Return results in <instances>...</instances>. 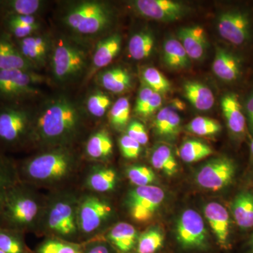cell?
<instances>
[{
	"label": "cell",
	"mask_w": 253,
	"mask_h": 253,
	"mask_svg": "<svg viewBox=\"0 0 253 253\" xmlns=\"http://www.w3.org/2000/svg\"><path fill=\"white\" fill-rule=\"evenodd\" d=\"M82 126L78 106L66 96L50 100L33 119L31 140L50 147L67 146Z\"/></svg>",
	"instance_id": "6da1fadb"
},
{
	"label": "cell",
	"mask_w": 253,
	"mask_h": 253,
	"mask_svg": "<svg viewBox=\"0 0 253 253\" xmlns=\"http://www.w3.org/2000/svg\"><path fill=\"white\" fill-rule=\"evenodd\" d=\"M77 166V157L72 150L60 146L28 158L18 166V170L23 182L51 185L67 179Z\"/></svg>",
	"instance_id": "7a4b0ae2"
},
{
	"label": "cell",
	"mask_w": 253,
	"mask_h": 253,
	"mask_svg": "<svg viewBox=\"0 0 253 253\" xmlns=\"http://www.w3.org/2000/svg\"><path fill=\"white\" fill-rule=\"evenodd\" d=\"M44 206L30 184L18 183L9 191L0 214V227L24 234L41 223Z\"/></svg>",
	"instance_id": "3957f363"
},
{
	"label": "cell",
	"mask_w": 253,
	"mask_h": 253,
	"mask_svg": "<svg viewBox=\"0 0 253 253\" xmlns=\"http://www.w3.org/2000/svg\"><path fill=\"white\" fill-rule=\"evenodd\" d=\"M78 200L71 194H60L45 204L41 223L53 237L73 242L79 235Z\"/></svg>",
	"instance_id": "277c9868"
},
{
	"label": "cell",
	"mask_w": 253,
	"mask_h": 253,
	"mask_svg": "<svg viewBox=\"0 0 253 253\" xmlns=\"http://www.w3.org/2000/svg\"><path fill=\"white\" fill-rule=\"evenodd\" d=\"M34 116L17 103L0 106V145L18 149L31 139Z\"/></svg>",
	"instance_id": "5b68a950"
},
{
	"label": "cell",
	"mask_w": 253,
	"mask_h": 253,
	"mask_svg": "<svg viewBox=\"0 0 253 253\" xmlns=\"http://www.w3.org/2000/svg\"><path fill=\"white\" fill-rule=\"evenodd\" d=\"M111 21L109 8L96 1H84L73 5L63 18L68 28L83 36L99 34L109 26Z\"/></svg>",
	"instance_id": "8992f818"
},
{
	"label": "cell",
	"mask_w": 253,
	"mask_h": 253,
	"mask_svg": "<svg viewBox=\"0 0 253 253\" xmlns=\"http://www.w3.org/2000/svg\"><path fill=\"white\" fill-rule=\"evenodd\" d=\"M113 208L107 200L88 194L78 200V225L80 234L95 235L112 217Z\"/></svg>",
	"instance_id": "52a82bcc"
},
{
	"label": "cell",
	"mask_w": 253,
	"mask_h": 253,
	"mask_svg": "<svg viewBox=\"0 0 253 253\" xmlns=\"http://www.w3.org/2000/svg\"><path fill=\"white\" fill-rule=\"evenodd\" d=\"M51 54V70L56 81H71L86 68L87 59L84 50L68 42L60 41Z\"/></svg>",
	"instance_id": "ba28073f"
},
{
	"label": "cell",
	"mask_w": 253,
	"mask_h": 253,
	"mask_svg": "<svg viewBox=\"0 0 253 253\" xmlns=\"http://www.w3.org/2000/svg\"><path fill=\"white\" fill-rule=\"evenodd\" d=\"M42 79L33 71H0V101L18 103L38 94V85Z\"/></svg>",
	"instance_id": "9c48e42d"
},
{
	"label": "cell",
	"mask_w": 253,
	"mask_h": 253,
	"mask_svg": "<svg viewBox=\"0 0 253 253\" xmlns=\"http://www.w3.org/2000/svg\"><path fill=\"white\" fill-rule=\"evenodd\" d=\"M165 198V191L159 186H135L126 195V206L133 220L145 223L154 217Z\"/></svg>",
	"instance_id": "30bf717a"
},
{
	"label": "cell",
	"mask_w": 253,
	"mask_h": 253,
	"mask_svg": "<svg viewBox=\"0 0 253 253\" xmlns=\"http://www.w3.org/2000/svg\"><path fill=\"white\" fill-rule=\"evenodd\" d=\"M175 237L184 251H205L209 247V237L204 219L193 209L185 210L178 218Z\"/></svg>",
	"instance_id": "8fae6325"
},
{
	"label": "cell",
	"mask_w": 253,
	"mask_h": 253,
	"mask_svg": "<svg viewBox=\"0 0 253 253\" xmlns=\"http://www.w3.org/2000/svg\"><path fill=\"white\" fill-rule=\"evenodd\" d=\"M236 169L235 163L230 158H214L200 168L196 173V181L203 189L219 191L232 182Z\"/></svg>",
	"instance_id": "7c38bea8"
},
{
	"label": "cell",
	"mask_w": 253,
	"mask_h": 253,
	"mask_svg": "<svg viewBox=\"0 0 253 253\" xmlns=\"http://www.w3.org/2000/svg\"><path fill=\"white\" fill-rule=\"evenodd\" d=\"M217 27L221 38L234 45L242 46L251 38L252 23L249 13L231 9L219 15Z\"/></svg>",
	"instance_id": "4fadbf2b"
},
{
	"label": "cell",
	"mask_w": 253,
	"mask_h": 253,
	"mask_svg": "<svg viewBox=\"0 0 253 253\" xmlns=\"http://www.w3.org/2000/svg\"><path fill=\"white\" fill-rule=\"evenodd\" d=\"M133 4L141 16L163 22L180 19L187 11L185 5L172 0H137Z\"/></svg>",
	"instance_id": "5bb4252c"
},
{
	"label": "cell",
	"mask_w": 253,
	"mask_h": 253,
	"mask_svg": "<svg viewBox=\"0 0 253 253\" xmlns=\"http://www.w3.org/2000/svg\"><path fill=\"white\" fill-rule=\"evenodd\" d=\"M204 214L208 221L217 244L221 249L230 248V217L222 205L216 202L209 203L205 206Z\"/></svg>",
	"instance_id": "9a60e30c"
},
{
	"label": "cell",
	"mask_w": 253,
	"mask_h": 253,
	"mask_svg": "<svg viewBox=\"0 0 253 253\" xmlns=\"http://www.w3.org/2000/svg\"><path fill=\"white\" fill-rule=\"evenodd\" d=\"M34 66L25 59L17 44L6 31H0V71L24 70L33 71Z\"/></svg>",
	"instance_id": "2e32d148"
},
{
	"label": "cell",
	"mask_w": 253,
	"mask_h": 253,
	"mask_svg": "<svg viewBox=\"0 0 253 253\" xmlns=\"http://www.w3.org/2000/svg\"><path fill=\"white\" fill-rule=\"evenodd\" d=\"M212 71L219 79L227 83H234L241 78V59L229 50L218 46L212 63Z\"/></svg>",
	"instance_id": "e0dca14e"
},
{
	"label": "cell",
	"mask_w": 253,
	"mask_h": 253,
	"mask_svg": "<svg viewBox=\"0 0 253 253\" xmlns=\"http://www.w3.org/2000/svg\"><path fill=\"white\" fill-rule=\"evenodd\" d=\"M177 38L190 59L199 61L204 57L208 47V40L202 26L181 28L177 32Z\"/></svg>",
	"instance_id": "ac0fdd59"
},
{
	"label": "cell",
	"mask_w": 253,
	"mask_h": 253,
	"mask_svg": "<svg viewBox=\"0 0 253 253\" xmlns=\"http://www.w3.org/2000/svg\"><path fill=\"white\" fill-rule=\"evenodd\" d=\"M139 236L134 226L123 221L108 231L106 240L117 253H135Z\"/></svg>",
	"instance_id": "d6986e66"
},
{
	"label": "cell",
	"mask_w": 253,
	"mask_h": 253,
	"mask_svg": "<svg viewBox=\"0 0 253 253\" xmlns=\"http://www.w3.org/2000/svg\"><path fill=\"white\" fill-rule=\"evenodd\" d=\"M16 44L25 59L35 68L46 63L50 50V42L46 37L33 34L17 40Z\"/></svg>",
	"instance_id": "ffe728a7"
},
{
	"label": "cell",
	"mask_w": 253,
	"mask_h": 253,
	"mask_svg": "<svg viewBox=\"0 0 253 253\" xmlns=\"http://www.w3.org/2000/svg\"><path fill=\"white\" fill-rule=\"evenodd\" d=\"M221 107L229 130L237 136L246 132V119L237 95L229 93L223 96Z\"/></svg>",
	"instance_id": "44dd1931"
},
{
	"label": "cell",
	"mask_w": 253,
	"mask_h": 253,
	"mask_svg": "<svg viewBox=\"0 0 253 253\" xmlns=\"http://www.w3.org/2000/svg\"><path fill=\"white\" fill-rule=\"evenodd\" d=\"M181 118L175 109L167 106L158 111L155 117L154 128L156 135L170 140L175 139L180 131Z\"/></svg>",
	"instance_id": "7402d4cb"
},
{
	"label": "cell",
	"mask_w": 253,
	"mask_h": 253,
	"mask_svg": "<svg viewBox=\"0 0 253 253\" xmlns=\"http://www.w3.org/2000/svg\"><path fill=\"white\" fill-rule=\"evenodd\" d=\"M122 39L119 34L111 35L99 42L92 57V71L107 66L118 56L121 49Z\"/></svg>",
	"instance_id": "603a6c76"
},
{
	"label": "cell",
	"mask_w": 253,
	"mask_h": 253,
	"mask_svg": "<svg viewBox=\"0 0 253 253\" xmlns=\"http://www.w3.org/2000/svg\"><path fill=\"white\" fill-rule=\"evenodd\" d=\"M118 180L117 172L113 168L95 166L86 176V185L91 191L103 194L116 189Z\"/></svg>",
	"instance_id": "cb8c5ba5"
},
{
	"label": "cell",
	"mask_w": 253,
	"mask_h": 253,
	"mask_svg": "<svg viewBox=\"0 0 253 253\" xmlns=\"http://www.w3.org/2000/svg\"><path fill=\"white\" fill-rule=\"evenodd\" d=\"M21 181L17 165L0 150V214L9 191Z\"/></svg>",
	"instance_id": "d4e9b609"
},
{
	"label": "cell",
	"mask_w": 253,
	"mask_h": 253,
	"mask_svg": "<svg viewBox=\"0 0 253 253\" xmlns=\"http://www.w3.org/2000/svg\"><path fill=\"white\" fill-rule=\"evenodd\" d=\"M186 99L195 109L207 111L214 104V96L208 86L197 81H187L183 85Z\"/></svg>",
	"instance_id": "484cf974"
},
{
	"label": "cell",
	"mask_w": 253,
	"mask_h": 253,
	"mask_svg": "<svg viewBox=\"0 0 253 253\" xmlns=\"http://www.w3.org/2000/svg\"><path fill=\"white\" fill-rule=\"evenodd\" d=\"M231 212L240 228L253 227V193L243 191L238 194L231 204Z\"/></svg>",
	"instance_id": "4316f807"
},
{
	"label": "cell",
	"mask_w": 253,
	"mask_h": 253,
	"mask_svg": "<svg viewBox=\"0 0 253 253\" xmlns=\"http://www.w3.org/2000/svg\"><path fill=\"white\" fill-rule=\"evenodd\" d=\"M99 81L106 90L120 94L130 89L131 78L129 73L122 68H113L99 75Z\"/></svg>",
	"instance_id": "83f0119b"
},
{
	"label": "cell",
	"mask_w": 253,
	"mask_h": 253,
	"mask_svg": "<svg viewBox=\"0 0 253 253\" xmlns=\"http://www.w3.org/2000/svg\"><path fill=\"white\" fill-rule=\"evenodd\" d=\"M163 56L165 64L171 69H184L189 66L191 59L180 42L176 38H168L165 41Z\"/></svg>",
	"instance_id": "f1b7e54d"
},
{
	"label": "cell",
	"mask_w": 253,
	"mask_h": 253,
	"mask_svg": "<svg viewBox=\"0 0 253 253\" xmlns=\"http://www.w3.org/2000/svg\"><path fill=\"white\" fill-rule=\"evenodd\" d=\"M86 154L94 160H105L113 154V143L109 133L105 129L96 131L86 144Z\"/></svg>",
	"instance_id": "f546056e"
},
{
	"label": "cell",
	"mask_w": 253,
	"mask_h": 253,
	"mask_svg": "<svg viewBox=\"0 0 253 253\" xmlns=\"http://www.w3.org/2000/svg\"><path fill=\"white\" fill-rule=\"evenodd\" d=\"M6 33L16 40H21L34 34L39 28L33 16H8L4 18Z\"/></svg>",
	"instance_id": "4dcf8cb0"
},
{
	"label": "cell",
	"mask_w": 253,
	"mask_h": 253,
	"mask_svg": "<svg viewBox=\"0 0 253 253\" xmlns=\"http://www.w3.org/2000/svg\"><path fill=\"white\" fill-rule=\"evenodd\" d=\"M151 162L156 169L168 176H173L178 171V163L172 149L166 145L156 146L151 156Z\"/></svg>",
	"instance_id": "1f68e13d"
},
{
	"label": "cell",
	"mask_w": 253,
	"mask_h": 253,
	"mask_svg": "<svg viewBox=\"0 0 253 253\" xmlns=\"http://www.w3.org/2000/svg\"><path fill=\"white\" fill-rule=\"evenodd\" d=\"M154 38L149 32L141 31L131 36L128 51L132 59L142 60L149 57L154 47Z\"/></svg>",
	"instance_id": "d6a6232c"
},
{
	"label": "cell",
	"mask_w": 253,
	"mask_h": 253,
	"mask_svg": "<svg viewBox=\"0 0 253 253\" xmlns=\"http://www.w3.org/2000/svg\"><path fill=\"white\" fill-rule=\"evenodd\" d=\"M179 153L184 162L192 163L211 156L213 150L206 143L196 139H189L182 143Z\"/></svg>",
	"instance_id": "836d02e7"
},
{
	"label": "cell",
	"mask_w": 253,
	"mask_h": 253,
	"mask_svg": "<svg viewBox=\"0 0 253 253\" xmlns=\"http://www.w3.org/2000/svg\"><path fill=\"white\" fill-rule=\"evenodd\" d=\"M165 236L158 227H151L139 234L135 253H157L164 246Z\"/></svg>",
	"instance_id": "e575fe53"
},
{
	"label": "cell",
	"mask_w": 253,
	"mask_h": 253,
	"mask_svg": "<svg viewBox=\"0 0 253 253\" xmlns=\"http://www.w3.org/2000/svg\"><path fill=\"white\" fill-rule=\"evenodd\" d=\"M41 1L38 0H11L0 1V10L8 16H33L41 9Z\"/></svg>",
	"instance_id": "d590c367"
},
{
	"label": "cell",
	"mask_w": 253,
	"mask_h": 253,
	"mask_svg": "<svg viewBox=\"0 0 253 253\" xmlns=\"http://www.w3.org/2000/svg\"><path fill=\"white\" fill-rule=\"evenodd\" d=\"M23 234L0 227V250L6 253H33L25 242Z\"/></svg>",
	"instance_id": "8d00e7d4"
},
{
	"label": "cell",
	"mask_w": 253,
	"mask_h": 253,
	"mask_svg": "<svg viewBox=\"0 0 253 253\" xmlns=\"http://www.w3.org/2000/svg\"><path fill=\"white\" fill-rule=\"evenodd\" d=\"M36 253H85V247L75 242L51 237L41 243Z\"/></svg>",
	"instance_id": "74e56055"
},
{
	"label": "cell",
	"mask_w": 253,
	"mask_h": 253,
	"mask_svg": "<svg viewBox=\"0 0 253 253\" xmlns=\"http://www.w3.org/2000/svg\"><path fill=\"white\" fill-rule=\"evenodd\" d=\"M130 115V104L126 97H121L113 104L110 109L109 119L110 124L115 129L122 130L129 124Z\"/></svg>",
	"instance_id": "f35d334b"
},
{
	"label": "cell",
	"mask_w": 253,
	"mask_h": 253,
	"mask_svg": "<svg viewBox=\"0 0 253 253\" xmlns=\"http://www.w3.org/2000/svg\"><path fill=\"white\" fill-rule=\"evenodd\" d=\"M142 78L145 84L151 88L154 92L163 94L170 90V83L156 68H145L143 71Z\"/></svg>",
	"instance_id": "ab89813d"
},
{
	"label": "cell",
	"mask_w": 253,
	"mask_h": 253,
	"mask_svg": "<svg viewBox=\"0 0 253 253\" xmlns=\"http://www.w3.org/2000/svg\"><path fill=\"white\" fill-rule=\"evenodd\" d=\"M186 129L199 136H212L221 131V126L218 121L212 118H195L186 126Z\"/></svg>",
	"instance_id": "60d3db41"
},
{
	"label": "cell",
	"mask_w": 253,
	"mask_h": 253,
	"mask_svg": "<svg viewBox=\"0 0 253 253\" xmlns=\"http://www.w3.org/2000/svg\"><path fill=\"white\" fill-rule=\"evenodd\" d=\"M126 174L131 184L135 186L152 185L156 176L151 168L141 165H134L126 168Z\"/></svg>",
	"instance_id": "b9f144b4"
},
{
	"label": "cell",
	"mask_w": 253,
	"mask_h": 253,
	"mask_svg": "<svg viewBox=\"0 0 253 253\" xmlns=\"http://www.w3.org/2000/svg\"><path fill=\"white\" fill-rule=\"evenodd\" d=\"M111 105L109 95L102 91H95L86 100V108L91 115L96 118H101L106 114Z\"/></svg>",
	"instance_id": "7bdbcfd3"
},
{
	"label": "cell",
	"mask_w": 253,
	"mask_h": 253,
	"mask_svg": "<svg viewBox=\"0 0 253 253\" xmlns=\"http://www.w3.org/2000/svg\"><path fill=\"white\" fill-rule=\"evenodd\" d=\"M119 146L123 157L127 159H136L141 151V145L126 134L120 138Z\"/></svg>",
	"instance_id": "ee69618b"
},
{
	"label": "cell",
	"mask_w": 253,
	"mask_h": 253,
	"mask_svg": "<svg viewBox=\"0 0 253 253\" xmlns=\"http://www.w3.org/2000/svg\"><path fill=\"white\" fill-rule=\"evenodd\" d=\"M126 135L139 143L141 146H144L149 141V135L146 128L142 123L137 121H130L126 126Z\"/></svg>",
	"instance_id": "f6af8a7d"
},
{
	"label": "cell",
	"mask_w": 253,
	"mask_h": 253,
	"mask_svg": "<svg viewBox=\"0 0 253 253\" xmlns=\"http://www.w3.org/2000/svg\"><path fill=\"white\" fill-rule=\"evenodd\" d=\"M162 96L158 93L154 92L151 97L150 98L147 104L144 108V109L139 113V116H144V117H147V116H151L153 113L156 112V111L162 105Z\"/></svg>",
	"instance_id": "bcb514c9"
},
{
	"label": "cell",
	"mask_w": 253,
	"mask_h": 253,
	"mask_svg": "<svg viewBox=\"0 0 253 253\" xmlns=\"http://www.w3.org/2000/svg\"><path fill=\"white\" fill-rule=\"evenodd\" d=\"M154 92V91L149 86H146V84H144L141 88L137 97H136L135 108H134V111H135L136 114L139 115L141 111L144 109L145 106L147 104Z\"/></svg>",
	"instance_id": "7dc6e473"
},
{
	"label": "cell",
	"mask_w": 253,
	"mask_h": 253,
	"mask_svg": "<svg viewBox=\"0 0 253 253\" xmlns=\"http://www.w3.org/2000/svg\"><path fill=\"white\" fill-rule=\"evenodd\" d=\"M84 247L85 253H117L109 243L104 241H94Z\"/></svg>",
	"instance_id": "c3c4849f"
},
{
	"label": "cell",
	"mask_w": 253,
	"mask_h": 253,
	"mask_svg": "<svg viewBox=\"0 0 253 253\" xmlns=\"http://www.w3.org/2000/svg\"><path fill=\"white\" fill-rule=\"evenodd\" d=\"M245 111L247 116L249 126L253 130V91L250 94L245 103Z\"/></svg>",
	"instance_id": "681fc988"
},
{
	"label": "cell",
	"mask_w": 253,
	"mask_h": 253,
	"mask_svg": "<svg viewBox=\"0 0 253 253\" xmlns=\"http://www.w3.org/2000/svg\"><path fill=\"white\" fill-rule=\"evenodd\" d=\"M249 253H253V234L249 241Z\"/></svg>",
	"instance_id": "f907efd6"
},
{
	"label": "cell",
	"mask_w": 253,
	"mask_h": 253,
	"mask_svg": "<svg viewBox=\"0 0 253 253\" xmlns=\"http://www.w3.org/2000/svg\"><path fill=\"white\" fill-rule=\"evenodd\" d=\"M250 146H251V155H252V157L253 158V139L252 141H251V145H250Z\"/></svg>",
	"instance_id": "816d5d0a"
},
{
	"label": "cell",
	"mask_w": 253,
	"mask_h": 253,
	"mask_svg": "<svg viewBox=\"0 0 253 253\" xmlns=\"http://www.w3.org/2000/svg\"><path fill=\"white\" fill-rule=\"evenodd\" d=\"M0 253H4V251H1V250H0Z\"/></svg>",
	"instance_id": "f5cc1de1"
}]
</instances>
